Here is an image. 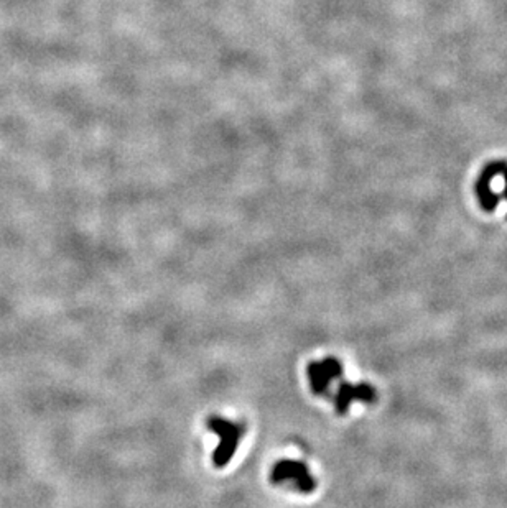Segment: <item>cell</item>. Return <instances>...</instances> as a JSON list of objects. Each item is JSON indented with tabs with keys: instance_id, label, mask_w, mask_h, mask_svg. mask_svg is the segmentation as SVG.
<instances>
[{
	"instance_id": "cell-3",
	"label": "cell",
	"mask_w": 507,
	"mask_h": 508,
	"mask_svg": "<svg viewBox=\"0 0 507 508\" xmlns=\"http://www.w3.org/2000/svg\"><path fill=\"white\" fill-rule=\"evenodd\" d=\"M308 382L315 395H326L329 392L331 383L338 380L343 373V367L338 359L328 357V359L312 362L308 365Z\"/></svg>"
},
{
	"instance_id": "cell-1",
	"label": "cell",
	"mask_w": 507,
	"mask_h": 508,
	"mask_svg": "<svg viewBox=\"0 0 507 508\" xmlns=\"http://www.w3.org/2000/svg\"><path fill=\"white\" fill-rule=\"evenodd\" d=\"M208 428L211 433H214L219 438V446L213 453V463L216 468H224L231 463L232 455L239 446V441L242 439V434H244V428L239 423L221 416H211L208 419Z\"/></svg>"
},
{
	"instance_id": "cell-4",
	"label": "cell",
	"mask_w": 507,
	"mask_h": 508,
	"mask_svg": "<svg viewBox=\"0 0 507 508\" xmlns=\"http://www.w3.org/2000/svg\"><path fill=\"white\" fill-rule=\"evenodd\" d=\"M377 398V392L369 383H348L343 382L334 393V408L339 414L349 412L354 402L361 403H374Z\"/></svg>"
},
{
	"instance_id": "cell-2",
	"label": "cell",
	"mask_w": 507,
	"mask_h": 508,
	"mask_svg": "<svg viewBox=\"0 0 507 508\" xmlns=\"http://www.w3.org/2000/svg\"><path fill=\"white\" fill-rule=\"evenodd\" d=\"M271 479L278 485H292L298 492H303V494H310V492H313L315 487H317V480H315V477L310 473L308 465L302 463V460H278V463L273 465Z\"/></svg>"
}]
</instances>
